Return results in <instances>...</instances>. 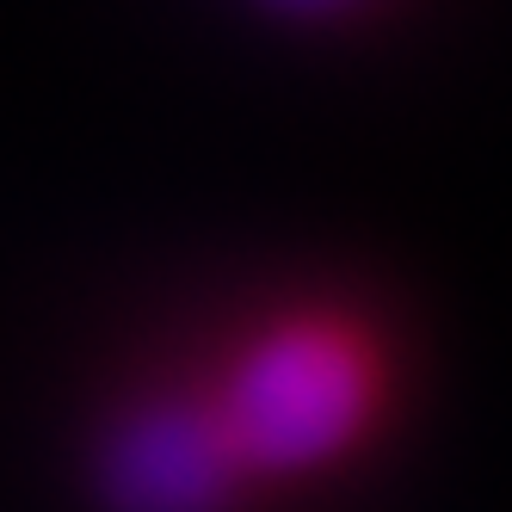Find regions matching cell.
I'll list each match as a JSON object with an SVG mask.
<instances>
[{
	"label": "cell",
	"instance_id": "1",
	"mask_svg": "<svg viewBox=\"0 0 512 512\" xmlns=\"http://www.w3.org/2000/svg\"><path fill=\"white\" fill-rule=\"evenodd\" d=\"M204 377L260 488L352 469L401 408L395 327L352 290H284L204 352Z\"/></svg>",
	"mask_w": 512,
	"mask_h": 512
},
{
	"label": "cell",
	"instance_id": "2",
	"mask_svg": "<svg viewBox=\"0 0 512 512\" xmlns=\"http://www.w3.org/2000/svg\"><path fill=\"white\" fill-rule=\"evenodd\" d=\"M87 494L99 512H253L266 500L204 358L155 364L105 395L87 432Z\"/></svg>",
	"mask_w": 512,
	"mask_h": 512
},
{
	"label": "cell",
	"instance_id": "3",
	"mask_svg": "<svg viewBox=\"0 0 512 512\" xmlns=\"http://www.w3.org/2000/svg\"><path fill=\"white\" fill-rule=\"evenodd\" d=\"M247 7L290 31H346V25H364L383 0H247Z\"/></svg>",
	"mask_w": 512,
	"mask_h": 512
}]
</instances>
